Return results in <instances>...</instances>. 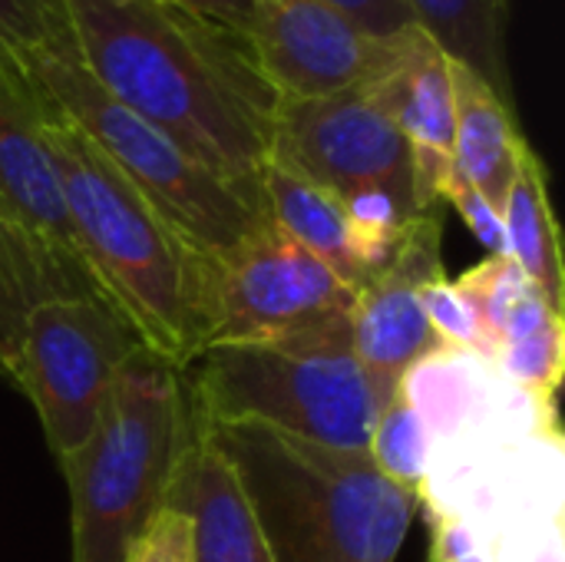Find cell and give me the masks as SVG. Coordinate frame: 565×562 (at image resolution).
Segmentation results:
<instances>
[{
  "instance_id": "6da1fadb",
  "label": "cell",
  "mask_w": 565,
  "mask_h": 562,
  "mask_svg": "<svg viewBox=\"0 0 565 562\" xmlns=\"http://www.w3.org/2000/svg\"><path fill=\"white\" fill-rule=\"evenodd\" d=\"M83 70L262 212L278 93L245 33L166 0H63ZM268 215V212H265Z\"/></svg>"
},
{
  "instance_id": "7a4b0ae2",
  "label": "cell",
  "mask_w": 565,
  "mask_h": 562,
  "mask_svg": "<svg viewBox=\"0 0 565 562\" xmlns=\"http://www.w3.org/2000/svg\"><path fill=\"white\" fill-rule=\"evenodd\" d=\"M40 136L99 291L142 348L185 371L209 344L205 255L189 248L46 96Z\"/></svg>"
},
{
  "instance_id": "3957f363",
  "label": "cell",
  "mask_w": 565,
  "mask_h": 562,
  "mask_svg": "<svg viewBox=\"0 0 565 562\" xmlns=\"http://www.w3.org/2000/svg\"><path fill=\"white\" fill-rule=\"evenodd\" d=\"M235 467L271 562H394L417 497L367 454L262 427H202Z\"/></svg>"
},
{
  "instance_id": "277c9868",
  "label": "cell",
  "mask_w": 565,
  "mask_h": 562,
  "mask_svg": "<svg viewBox=\"0 0 565 562\" xmlns=\"http://www.w3.org/2000/svg\"><path fill=\"white\" fill-rule=\"evenodd\" d=\"M195 427H262L321 447L367 454L391 404L338 318L265 341L209 344L182 371Z\"/></svg>"
},
{
  "instance_id": "5b68a950",
  "label": "cell",
  "mask_w": 565,
  "mask_h": 562,
  "mask_svg": "<svg viewBox=\"0 0 565 562\" xmlns=\"http://www.w3.org/2000/svg\"><path fill=\"white\" fill-rule=\"evenodd\" d=\"M192 441L182 371L142 344L132 348L86 444L56 460L70 490L73 562H126L169 503Z\"/></svg>"
},
{
  "instance_id": "8992f818",
  "label": "cell",
  "mask_w": 565,
  "mask_h": 562,
  "mask_svg": "<svg viewBox=\"0 0 565 562\" xmlns=\"http://www.w3.org/2000/svg\"><path fill=\"white\" fill-rule=\"evenodd\" d=\"M268 159L341 202L364 282L394 258L407 225L430 212L417 202L411 146L371 83L278 99Z\"/></svg>"
},
{
  "instance_id": "52a82bcc",
  "label": "cell",
  "mask_w": 565,
  "mask_h": 562,
  "mask_svg": "<svg viewBox=\"0 0 565 562\" xmlns=\"http://www.w3.org/2000/svg\"><path fill=\"white\" fill-rule=\"evenodd\" d=\"M33 86L126 176L152 212L199 255L218 258L271 219L238 189L199 166L166 132L116 103L83 70L73 46L17 53Z\"/></svg>"
},
{
  "instance_id": "ba28073f",
  "label": "cell",
  "mask_w": 565,
  "mask_h": 562,
  "mask_svg": "<svg viewBox=\"0 0 565 562\" xmlns=\"http://www.w3.org/2000/svg\"><path fill=\"white\" fill-rule=\"evenodd\" d=\"M142 341L96 291H56L23 311L20 391L56 460L86 444L119 364Z\"/></svg>"
},
{
  "instance_id": "9c48e42d",
  "label": "cell",
  "mask_w": 565,
  "mask_h": 562,
  "mask_svg": "<svg viewBox=\"0 0 565 562\" xmlns=\"http://www.w3.org/2000/svg\"><path fill=\"white\" fill-rule=\"evenodd\" d=\"M354 291L275 222L205 258L209 344L265 341L351 315ZM205 344V348H209Z\"/></svg>"
},
{
  "instance_id": "30bf717a",
  "label": "cell",
  "mask_w": 565,
  "mask_h": 562,
  "mask_svg": "<svg viewBox=\"0 0 565 562\" xmlns=\"http://www.w3.org/2000/svg\"><path fill=\"white\" fill-rule=\"evenodd\" d=\"M245 36L278 99H318L381 79L404 33L377 40L324 0H252Z\"/></svg>"
},
{
  "instance_id": "8fae6325",
  "label": "cell",
  "mask_w": 565,
  "mask_h": 562,
  "mask_svg": "<svg viewBox=\"0 0 565 562\" xmlns=\"http://www.w3.org/2000/svg\"><path fill=\"white\" fill-rule=\"evenodd\" d=\"M440 235H444L440 209L417 215L407 225L394 258L381 272H374L364 285L354 288V301L348 315L351 344L371 381L391 397L397 394L404 374L414 364L447 348L440 335L430 328L420 305L424 282L444 275Z\"/></svg>"
},
{
  "instance_id": "7c38bea8",
  "label": "cell",
  "mask_w": 565,
  "mask_h": 562,
  "mask_svg": "<svg viewBox=\"0 0 565 562\" xmlns=\"http://www.w3.org/2000/svg\"><path fill=\"white\" fill-rule=\"evenodd\" d=\"M470 308L477 348L507 381L556 401L565 368V321L510 255H487L454 278Z\"/></svg>"
},
{
  "instance_id": "4fadbf2b",
  "label": "cell",
  "mask_w": 565,
  "mask_h": 562,
  "mask_svg": "<svg viewBox=\"0 0 565 562\" xmlns=\"http://www.w3.org/2000/svg\"><path fill=\"white\" fill-rule=\"evenodd\" d=\"M40 126L43 96L17 53L0 43V229L36 238L89 272L70 229Z\"/></svg>"
},
{
  "instance_id": "5bb4252c",
  "label": "cell",
  "mask_w": 565,
  "mask_h": 562,
  "mask_svg": "<svg viewBox=\"0 0 565 562\" xmlns=\"http://www.w3.org/2000/svg\"><path fill=\"white\" fill-rule=\"evenodd\" d=\"M371 86L411 146L420 209H437L454 172L450 56L420 26H411L401 36L394 66Z\"/></svg>"
},
{
  "instance_id": "9a60e30c",
  "label": "cell",
  "mask_w": 565,
  "mask_h": 562,
  "mask_svg": "<svg viewBox=\"0 0 565 562\" xmlns=\"http://www.w3.org/2000/svg\"><path fill=\"white\" fill-rule=\"evenodd\" d=\"M166 507L189 517L195 562H271L235 467L202 427Z\"/></svg>"
},
{
  "instance_id": "2e32d148",
  "label": "cell",
  "mask_w": 565,
  "mask_h": 562,
  "mask_svg": "<svg viewBox=\"0 0 565 562\" xmlns=\"http://www.w3.org/2000/svg\"><path fill=\"white\" fill-rule=\"evenodd\" d=\"M454 79V172L467 179L497 212L516 179L526 136L516 109L473 70L450 60Z\"/></svg>"
},
{
  "instance_id": "e0dca14e",
  "label": "cell",
  "mask_w": 565,
  "mask_h": 562,
  "mask_svg": "<svg viewBox=\"0 0 565 562\" xmlns=\"http://www.w3.org/2000/svg\"><path fill=\"white\" fill-rule=\"evenodd\" d=\"M258 189L268 219L285 235H291L301 248L321 258L351 291L364 282V272L354 255V225L338 199L271 159L262 169Z\"/></svg>"
},
{
  "instance_id": "ac0fdd59",
  "label": "cell",
  "mask_w": 565,
  "mask_h": 562,
  "mask_svg": "<svg viewBox=\"0 0 565 562\" xmlns=\"http://www.w3.org/2000/svg\"><path fill=\"white\" fill-rule=\"evenodd\" d=\"M414 23L457 63L513 103L507 30L513 0H404Z\"/></svg>"
},
{
  "instance_id": "d6986e66",
  "label": "cell",
  "mask_w": 565,
  "mask_h": 562,
  "mask_svg": "<svg viewBox=\"0 0 565 562\" xmlns=\"http://www.w3.org/2000/svg\"><path fill=\"white\" fill-rule=\"evenodd\" d=\"M503 232H507V255L516 268L546 295V301L563 311L565 308V272L559 255V229L550 205V179L546 166L536 149L526 142L516 179L503 202Z\"/></svg>"
},
{
  "instance_id": "ffe728a7",
  "label": "cell",
  "mask_w": 565,
  "mask_h": 562,
  "mask_svg": "<svg viewBox=\"0 0 565 562\" xmlns=\"http://www.w3.org/2000/svg\"><path fill=\"white\" fill-rule=\"evenodd\" d=\"M427 454H430V441L420 417L401 394H394L371 431L367 457L391 484L417 497V487L427 470Z\"/></svg>"
},
{
  "instance_id": "44dd1931",
  "label": "cell",
  "mask_w": 565,
  "mask_h": 562,
  "mask_svg": "<svg viewBox=\"0 0 565 562\" xmlns=\"http://www.w3.org/2000/svg\"><path fill=\"white\" fill-rule=\"evenodd\" d=\"M0 43L13 53L73 46L63 0H0Z\"/></svg>"
},
{
  "instance_id": "7402d4cb",
  "label": "cell",
  "mask_w": 565,
  "mask_h": 562,
  "mask_svg": "<svg viewBox=\"0 0 565 562\" xmlns=\"http://www.w3.org/2000/svg\"><path fill=\"white\" fill-rule=\"evenodd\" d=\"M420 305H424V315H427L430 328L440 335V341L447 348H460V351L473 354V348H477L473 318H470V308L463 305L460 291L454 288V278H447V272L424 282Z\"/></svg>"
},
{
  "instance_id": "603a6c76",
  "label": "cell",
  "mask_w": 565,
  "mask_h": 562,
  "mask_svg": "<svg viewBox=\"0 0 565 562\" xmlns=\"http://www.w3.org/2000/svg\"><path fill=\"white\" fill-rule=\"evenodd\" d=\"M126 562H195L189 517L179 507H162L129 547Z\"/></svg>"
},
{
  "instance_id": "cb8c5ba5",
  "label": "cell",
  "mask_w": 565,
  "mask_h": 562,
  "mask_svg": "<svg viewBox=\"0 0 565 562\" xmlns=\"http://www.w3.org/2000/svg\"><path fill=\"white\" fill-rule=\"evenodd\" d=\"M444 202H450L460 219L470 225V232L480 238V245L490 255H507V232H503V215L457 172H450V182L444 189Z\"/></svg>"
},
{
  "instance_id": "d4e9b609",
  "label": "cell",
  "mask_w": 565,
  "mask_h": 562,
  "mask_svg": "<svg viewBox=\"0 0 565 562\" xmlns=\"http://www.w3.org/2000/svg\"><path fill=\"white\" fill-rule=\"evenodd\" d=\"M20 335H23V298L0 255V378L20 388Z\"/></svg>"
},
{
  "instance_id": "484cf974",
  "label": "cell",
  "mask_w": 565,
  "mask_h": 562,
  "mask_svg": "<svg viewBox=\"0 0 565 562\" xmlns=\"http://www.w3.org/2000/svg\"><path fill=\"white\" fill-rule=\"evenodd\" d=\"M430 520V562H490L487 540L457 517H427Z\"/></svg>"
},
{
  "instance_id": "4316f807",
  "label": "cell",
  "mask_w": 565,
  "mask_h": 562,
  "mask_svg": "<svg viewBox=\"0 0 565 562\" xmlns=\"http://www.w3.org/2000/svg\"><path fill=\"white\" fill-rule=\"evenodd\" d=\"M324 3L351 17L364 33L377 40H387V36L404 33L407 26H417L404 0H324Z\"/></svg>"
},
{
  "instance_id": "83f0119b",
  "label": "cell",
  "mask_w": 565,
  "mask_h": 562,
  "mask_svg": "<svg viewBox=\"0 0 565 562\" xmlns=\"http://www.w3.org/2000/svg\"><path fill=\"white\" fill-rule=\"evenodd\" d=\"M175 3L182 10H192L199 17L218 20L238 33H248V20H252V0H166Z\"/></svg>"
}]
</instances>
